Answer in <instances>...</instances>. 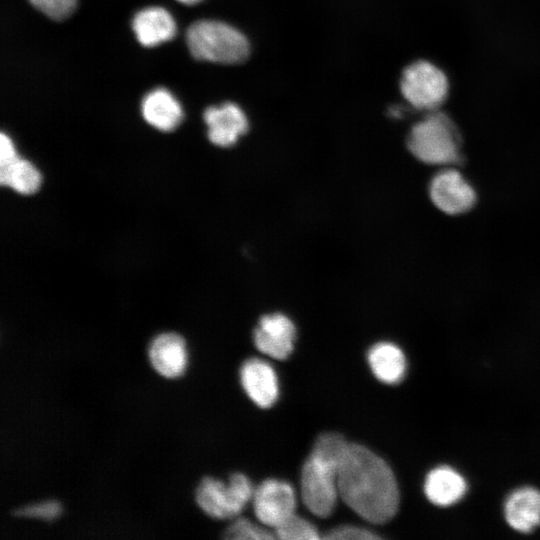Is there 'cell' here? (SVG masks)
I'll return each mask as SVG.
<instances>
[{
	"instance_id": "1",
	"label": "cell",
	"mask_w": 540,
	"mask_h": 540,
	"mask_svg": "<svg viewBox=\"0 0 540 540\" xmlns=\"http://www.w3.org/2000/svg\"><path fill=\"white\" fill-rule=\"evenodd\" d=\"M337 485L342 500L369 522L385 523L398 510L399 490L390 466L365 446L348 444Z\"/></svg>"
},
{
	"instance_id": "2",
	"label": "cell",
	"mask_w": 540,
	"mask_h": 540,
	"mask_svg": "<svg viewBox=\"0 0 540 540\" xmlns=\"http://www.w3.org/2000/svg\"><path fill=\"white\" fill-rule=\"evenodd\" d=\"M407 146L423 163L450 165L460 158L461 137L453 120L446 113L435 110L411 128Z\"/></svg>"
},
{
	"instance_id": "3",
	"label": "cell",
	"mask_w": 540,
	"mask_h": 540,
	"mask_svg": "<svg viewBox=\"0 0 540 540\" xmlns=\"http://www.w3.org/2000/svg\"><path fill=\"white\" fill-rule=\"evenodd\" d=\"M186 43L198 60L220 64L244 62L250 52L246 37L234 27L217 20H198L186 31Z\"/></svg>"
},
{
	"instance_id": "4",
	"label": "cell",
	"mask_w": 540,
	"mask_h": 540,
	"mask_svg": "<svg viewBox=\"0 0 540 540\" xmlns=\"http://www.w3.org/2000/svg\"><path fill=\"white\" fill-rule=\"evenodd\" d=\"M339 461L311 451L301 471V496L306 507L318 517H328L339 495Z\"/></svg>"
},
{
	"instance_id": "5",
	"label": "cell",
	"mask_w": 540,
	"mask_h": 540,
	"mask_svg": "<svg viewBox=\"0 0 540 540\" xmlns=\"http://www.w3.org/2000/svg\"><path fill=\"white\" fill-rule=\"evenodd\" d=\"M400 90L412 107L431 112L438 110L447 100L449 80L435 64L417 60L403 70Z\"/></svg>"
},
{
	"instance_id": "6",
	"label": "cell",
	"mask_w": 540,
	"mask_h": 540,
	"mask_svg": "<svg viewBox=\"0 0 540 540\" xmlns=\"http://www.w3.org/2000/svg\"><path fill=\"white\" fill-rule=\"evenodd\" d=\"M254 489L250 480L242 473H234L229 482L205 477L196 489V502L209 516L228 519L237 516L252 500Z\"/></svg>"
},
{
	"instance_id": "7",
	"label": "cell",
	"mask_w": 540,
	"mask_h": 540,
	"mask_svg": "<svg viewBox=\"0 0 540 540\" xmlns=\"http://www.w3.org/2000/svg\"><path fill=\"white\" fill-rule=\"evenodd\" d=\"M252 503L258 520L274 529L294 514L296 497L288 482L267 479L254 490Z\"/></svg>"
},
{
	"instance_id": "8",
	"label": "cell",
	"mask_w": 540,
	"mask_h": 540,
	"mask_svg": "<svg viewBox=\"0 0 540 540\" xmlns=\"http://www.w3.org/2000/svg\"><path fill=\"white\" fill-rule=\"evenodd\" d=\"M429 196L439 210L449 215L467 212L476 201L473 187L453 168L444 169L432 178Z\"/></svg>"
},
{
	"instance_id": "9",
	"label": "cell",
	"mask_w": 540,
	"mask_h": 540,
	"mask_svg": "<svg viewBox=\"0 0 540 540\" xmlns=\"http://www.w3.org/2000/svg\"><path fill=\"white\" fill-rule=\"evenodd\" d=\"M296 329L293 322L284 314L264 315L253 333L257 349L270 357L284 360L293 351Z\"/></svg>"
},
{
	"instance_id": "10",
	"label": "cell",
	"mask_w": 540,
	"mask_h": 540,
	"mask_svg": "<svg viewBox=\"0 0 540 540\" xmlns=\"http://www.w3.org/2000/svg\"><path fill=\"white\" fill-rule=\"evenodd\" d=\"M203 119L208 128L210 142L219 147L232 146L248 130L245 113L232 102L207 107Z\"/></svg>"
},
{
	"instance_id": "11",
	"label": "cell",
	"mask_w": 540,
	"mask_h": 540,
	"mask_svg": "<svg viewBox=\"0 0 540 540\" xmlns=\"http://www.w3.org/2000/svg\"><path fill=\"white\" fill-rule=\"evenodd\" d=\"M148 357L152 367L163 377H179L187 365L185 341L177 333H161L151 341Z\"/></svg>"
},
{
	"instance_id": "12",
	"label": "cell",
	"mask_w": 540,
	"mask_h": 540,
	"mask_svg": "<svg viewBox=\"0 0 540 540\" xmlns=\"http://www.w3.org/2000/svg\"><path fill=\"white\" fill-rule=\"evenodd\" d=\"M240 377L245 392L256 405L268 408L275 403L279 393L278 379L267 362L248 359L241 367Z\"/></svg>"
},
{
	"instance_id": "13",
	"label": "cell",
	"mask_w": 540,
	"mask_h": 540,
	"mask_svg": "<svg viewBox=\"0 0 540 540\" xmlns=\"http://www.w3.org/2000/svg\"><path fill=\"white\" fill-rule=\"evenodd\" d=\"M132 30L141 45L152 47L173 38L176 24L166 9L149 6L135 13Z\"/></svg>"
},
{
	"instance_id": "14",
	"label": "cell",
	"mask_w": 540,
	"mask_h": 540,
	"mask_svg": "<svg viewBox=\"0 0 540 540\" xmlns=\"http://www.w3.org/2000/svg\"><path fill=\"white\" fill-rule=\"evenodd\" d=\"M141 113L149 125L164 132L174 130L183 119L179 102L168 90L160 87L143 97Z\"/></svg>"
},
{
	"instance_id": "15",
	"label": "cell",
	"mask_w": 540,
	"mask_h": 540,
	"mask_svg": "<svg viewBox=\"0 0 540 540\" xmlns=\"http://www.w3.org/2000/svg\"><path fill=\"white\" fill-rule=\"evenodd\" d=\"M505 518L515 530L528 533L540 524V492L531 487L514 491L506 500Z\"/></svg>"
},
{
	"instance_id": "16",
	"label": "cell",
	"mask_w": 540,
	"mask_h": 540,
	"mask_svg": "<svg viewBox=\"0 0 540 540\" xmlns=\"http://www.w3.org/2000/svg\"><path fill=\"white\" fill-rule=\"evenodd\" d=\"M424 491L435 505L449 506L459 501L466 491L463 477L447 466L437 467L427 475Z\"/></svg>"
},
{
	"instance_id": "17",
	"label": "cell",
	"mask_w": 540,
	"mask_h": 540,
	"mask_svg": "<svg viewBox=\"0 0 540 540\" xmlns=\"http://www.w3.org/2000/svg\"><path fill=\"white\" fill-rule=\"evenodd\" d=\"M368 362L375 377L386 384L402 380L406 372V359L402 350L390 342H380L368 352Z\"/></svg>"
},
{
	"instance_id": "18",
	"label": "cell",
	"mask_w": 540,
	"mask_h": 540,
	"mask_svg": "<svg viewBox=\"0 0 540 540\" xmlns=\"http://www.w3.org/2000/svg\"><path fill=\"white\" fill-rule=\"evenodd\" d=\"M42 177L37 167L27 159L17 157L0 166V183L22 195H31L40 188Z\"/></svg>"
},
{
	"instance_id": "19",
	"label": "cell",
	"mask_w": 540,
	"mask_h": 540,
	"mask_svg": "<svg viewBox=\"0 0 540 540\" xmlns=\"http://www.w3.org/2000/svg\"><path fill=\"white\" fill-rule=\"evenodd\" d=\"M276 538L284 540H315L320 535L316 527L295 513L274 528Z\"/></svg>"
},
{
	"instance_id": "20",
	"label": "cell",
	"mask_w": 540,
	"mask_h": 540,
	"mask_svg": "<svg viewBox=\"0 0 540 540\" xmlns=\"http://www.w3.org/2000/svg\"><path fill=\"white\" fill-rule=\"evenodd\" d=\"M224 538L237 540H263L273 539L276 537L274 533H271L269 530L255 525L248 519L239 518L225 530Z\"/></svg>"
},
{
	"instance_id": "21",
	"label": "cell",
	"mask_w": 540,
	"mask_h": 540,
	"mask_svg": "<svg viewBox=\"0 0 540 540\" xmlns=\"http://www.w3.org/2000/svg\"><path fill=\"white\" fill-rule=\"evenodd\" d=\"M62 513L61 504L54 499L22 506L14 511L17 517L34 518L45 521L57 519Z\"/></svg>"
},
{
	"instance_id": "22",
	"label": "cell",
	"mask_w": 540,
	"mask_h": 540,
	"mask_svg": "<svg viewBox=\"0 0 540 540\" xmlns=\"http://www.w3.org/2000/svg\"><path fill=\"white\" fill-rule=\"evenodd\" d=\"M32 6L42 12L47 17L60 21L69 17L75 7L77 0H28Z\"/></svg>"
},
{
	"instance_id": "23",
	"label": "cell",
	"mask_w": 540,
	"mask_h": 540,
	"mask_svg": "<svg viewBox=\"0 0 540 540\" xmlns=\"http://www.w3.org/2000/svg\"><path fill=\"white\" fill-rule=\"evenodd\" d=\"M325 539L331 540H346V539H357V540H370V539H379L376 534L371 531L356 527V526H339L328 531L325 536Z\"/></svg>"
},
{
	"instance_id": "24",
	"label": "cell",
	"mask_w": 540,
	"mask_h": 540,
	"mask_svg": "<svg viewBox=\"0 0 540 540\" xmlns=\"http://www.w3.org/2000/svg\"><path fill=\"white\" fill-rule=\"evenodd\" d=\"M18 157L15 146L8 135L4 132L0 134V166L12 162Z\"/></svg>"
},
{
	"instance_id": "25",
	"label": "cell",
	"mask_w": 540,
	"mask_h": 540,
	"mask_svg": "<svg viewBox=\"0 0 540 540\" xmlns=\"http://www.w3.org/2000/svg\"><path fill=\"white\" fill-rule=\"evenodd\" d=\"M183 4H187V5H193L195 3H198L200 2L201 0H177Z\"/></svg>"
}]
</instances>
